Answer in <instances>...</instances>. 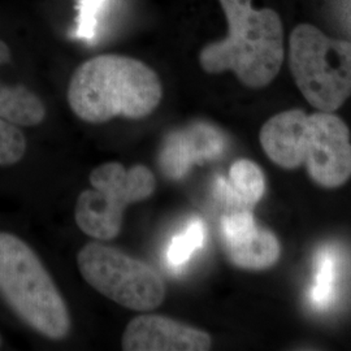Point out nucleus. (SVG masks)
<instances>
[{
  "mask_svg": "<svg viewBox=\"0 0 351 351\" xmlns=\"http://www.w3.org/2000/svg\"><path fill=\"white\" fill-rule=\"evenodd\" d=\"M66 98L75 116L90 124L114 117L139 120L158 108L163 86L155 71L141 60L99 55L75 69Z\"/></svg>",
  "mask_w": 351,
  "mask_h": 351,
  "instance_id": "1",
  "label": "nucleus"
},
{
  "mask_svg": "<svg viewBox=\"0 0 351 351\" xmlns=\"http://www.w3.org/2000/svg\"><path fill=\"white\" fill-rule=\"evenodd\" d=\"M219 1L228 21V36L201 51L202 68L207 73L232 71L249 88L269 85L284 62L280 16L271 8H252V0Z\"/></svg>",
  "mask_w": 351,
  "mask_h": 351,
  "instance_id": "2",
  "label": "nucleus"
},
{
  "mask_svg": "<svg viewBox=\"0 0 351 351\" xmlns=\"http://www.w3.org/2000/svg\"><path fill=\"white\" fill-rule=\"evenodd\" d=\"M0 295L39 335L68 336L71 315L59 289L36 251L8 232H0Z\"/></svg>",
  "mask_w": 351,
  "mask_h": 351,
  "instance_id": "3",
  "label": "nucleus"
},
{
  "mask_svg": "<svg viewBox=\"0 0 351 351\" xmlns=\"http://www.w3.org/2000/svg\"><path fill=\"white\" fill-rule=\"evenodd\" d=\"M289 64L303 97L315 108L333 112L351 95V42L333 39L310 24L294 27Z\"/></svg>",
  "mask_w": 351,
  "mask_h": 351,
  "instance_id": "4",
  "label": "nucleus"
},
{
  "mask_svg": "<svg viewBox=\"0 0 351 351\" xmlns=\"http://www.w3.org/2000/svg\"><path fill=\"white\" fill-rule=\"evenodd\" d=\"M88 180L93 189L78 195L75 223L86 236L103 242L120 234L126 207L147 199L156 188L152 171L142 164L130 168L117 162L101 164Z\"/></svg>",
  "mask_w": 351,
  "mask_h": 351,
  "instance_id": "5",
  "label": "nucleus"
},
{
  "mask_svg": "<svg viewBox=\"0 0 351 351\" xmlns=\"http://www.w3.org/2000/svg\"><path fill=\"white\" fill-rule=\"evenodd\" d=\"M82 277L91 288L117 304L147 313L165 298L160 275L149 264L101 242H88L77 254Z\"/></svg>",
  "mask_w": 351,
  "mask_h": 351,
  "instance_id": "6",
  "label": "nucleus"
},
{
  "mask_svg": "<svg viewBox=\"0 0 351 351\" xmlns=\"http://www.w3.org/2000/svg\"><path fill=\"white\" fill-rule=\"evenodd\" d=\"M304 163L315 181L326 188H337L350 178V134L339 117L324 111L308 114Z\"/></svg>",
  "mask_w": 351,
  "mask_h": 351,
  "instance_id": "7",
  "label": "nucleus"
},
{
  "mask_svg": "<svg viewBox=\"0 0 351 351\" xmlns=\"http://www.w3.org/2000/svg\"><path fill=\"white\" fill-rule=\"evenodd\" d=\"M211 346L208 333L163 315L136 316L121 339L125 351H204Z\"/></svg>",
  "mask_w": 351,
  "mask_h": 351,
  "instance_id": "8",
  "label": "nucleus"
},
{
  "mask_svg": "<svg viewBox=\"0 0 351 351\" xmlns=\"http://www.w3.org/2000/svg\"><path fill=\"white\" fill-rule=\"evenodd\" d=\"M308 139V114L291 110L269 119L261 132V143L269 159L293 169L304 163Z\"/></svg>",
  "mask_w": 351,
  "mask_h": 351,
  "instance_id": "9",
  "label": "nucleus"
},
{
  "mask_svg": "<svg viewBox=\"0 0 351 351\" xmlns=\"http://www.w3.org/2000/svg\"><path fill=\"white\" fill-rule=\"evenodd\" d=\"M12 53L0 39V66L11 63ZM0 117L14 125L37 126L46 117V107L37 94L24 85H8L0 81Z\"/></svg>",
  "mask_w": 351,
  "mask_h": 351,
  "instance_id": "10",
  "label": "nucleus"
},
{
  "mask_svg": "<svg viewBox=\"0 0 351 351\" xmlns=\"http://www.w3.org/2000/svg\"><path fill=\"white\" fill-rule=\"evenodd\" d=\"M223 241L229 259L239 268L265 269L276 263L280 256L276 237L256 224L233 239Z\"/></svg>",
  "mask_w": 351,
  "mask_h": 351,
  "instance_id": "11",
  "label": "nucleus"
},
{
  "mask_svg": "<svg viewBox=\"0 0 351 351\" xmlns=\"http://www.w3.org/2000/svg\"><path fill=\"white\" fill-rule=\"evenodd\" d=\"M339 259L337 251L330 246L323 247L316 255L315 277L308 291V300L316 310H326L336 298Z\"/></svg>",
  "mask_w": 351,
  "mask_h": 351,
  "instance_id": "12",
  "label": "nucleus"
},
{
  "mask_svg": "<svg viewBox=\"0 0 351 351\" xmlns=\"http://www.w3.org/2000/svg\"><path fill=\"white\" fill-rule=\"evenodd\" d=\"M230 186L243 207L252 206L263 197L265 184L261 168L246 159H241L230 168Z\"/></svg>",
  "mask_w": 351,
  "mask_h": 351,
  "instance_id": "13",
  "label": "nucleus"
},
{
  "mask_svg": "<svg viewBox=\"0 0 351 351\" xmlns=\"http://www.w3.org/2000/svg\"><path fill=\"white\" fill-rule=\"evenodd\" d=\"M206 226L199 217H194L185 230L175 236L167 250V263L173 269L184 268L191 256L201 250L206 241Z\"/></svg>",
  "mask_w": 351,
  "mask_h": 351,
  "instance_id": "14",
  "label": "nucleus"
},
{
  "mask_svg": "<svg viewBox=\"0 0 351 351\" xmlns=\"http://www.w3.org/2000/svg\"><path fill=\"white\" fill-rule=\"evenodd\" d=\"M182 136L193 162L197 163L213 160L226 149L223 134L213 126L206 124L191 126L188 132H182Z\"/></svg>",
  "mask_w": 351,
  "mask_h": 351,
  "instance_id": "15",
  "label": "nucleus"
},
{
  "mask_svg": "<svg viewBox=\"0 0 351 351\" xmlns=\"http://www.w3.org/2000/svg\"><path fill=\"white\" fill-rule=\"evenodd\" d=\"M27 142L19 125L0 117V167H10L23 160Z\"/></svg>",
  "mask_w": 351,
  "mask_h": 351,
  "instance_id": "16",
  "label": "nucleus"
},
{
  "mask_svg": "<svg viewBox=\"0 0 351 351\" xmlns=\"http://www.w3.org/2000/svg\"><path fill=\"white\" fill-rule=\"evenodd\" d=\"M107 0H80L75 36L91 40L97 36L99 19Z\"/></svg>",
  "mask_w": 351,
  "mask_h": 351,
  "instance_id": "17",
  "label": "nucleus"
},
{
  "mask_svg": "<svg viewBox=\"0 0 351 351\" xmlns=\"http://www.w3.org/2000/svg\"><path fill=\"white\" fill-rule=\"evenodd\" d=\"M0 346H1V337H0Z\"/></svg>",
  "mask_w": 351,
  "mask_h": 351,
  "instance_id": "18",
  "label": "nucleus"
}]
</instances>
